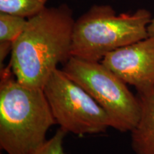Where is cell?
<instances>
[{"label":"cell","instance_id":"obj_10","mask_svg":"<svg viewBox=\"0 0 154 154\" xmlns=\"http://www.w3.org/2000/svg\"><path fill=\"white\" fill-rule=\"evenodd\" d=\"M66 134V132L59 128L52 137L47 139L44 143L29 154H65L63 142Z\"/></svg>","mask_w":154,"mask_h":154},{"label":"cell","instance_id":"obj_12","mask_svg":"<svg viewBox=\"0 0 154 154\" xmlns=\"http://www.w3.org/2000/svg\"><path fill=\"white\" fill-rule=\"evenodd\" d=\"M148 34H149V36L154 38V17H152L148 26Z\"/></svg>","mask_w":154,"mask_h":154},{"label":"cell","instance_id":"obj_9","mask_svg":"<svg viewBox=\"0 0 154 154\" xmlns=\"http://www.w3.org/2000/svg\"><path fill=\"white\" fill-rule=\"evenodd\" d=\"M27 19L17 15L0 12V42L14 44L24 29Z\"/></svg>","mask_w":154,"mask_h":154},{"label":"cell","instance_id":"obj_3","mask_svg":"<svg viewBox=\"0 0 154 154\" xmlns=\"http://www.w3.org/2000/svg\"><path fill=\"white\" fill-rule=\"evenodd\" d=\"M151 19L146 9L118 14L111 5L92 6L75 20L71 57L101 61L108 54L147 38Z\"/></svg>","mask_w":154,"mask_h":154},{"label":"cell","instance_id":"obj_1","mask_svg":"<svg viewBox=\"0 0 154 154\" xmlns=\"http://www.w3.org/2000/svg\"><path fill=\"white\" fill-rule=\"evenodd\" d=\"M74 23L73 11L65 4L46 7L27 19L13 44L9 63L19 83L43 88L58 64L71 57Z\"/></svg>","mask_w":154,"mask_h":154},{"label":"cell","instance_id":"obj_11","mask_svg":"<svg viewBox=\"0 0 154 154\" xmlns=\"http://www.w3.org/2000/svg\"><path fill=\"white\" fill-rule=\"evenodd\" d=\"M13 44L7 42H0V64L2 63L9 53H11Z\"/></svg>","mask_w":154,"mask_h":154},{"label":"cell","instance_id":"obj_2","mask_svg":"<svg viewBox=\"0 0 154 154\" xmlns=\"http://www.w3.org/2000/svg\"><path fill=\"white\" fill-rule=\"evenodd\" d=\"M55 124L43 88L19 83L9 64L1 68V149L7 154H29L47 140Z\"/></svg>","mask_w":154,"mask_h":154},{"label":"cell","instance_id":"obj_5","mask_svg":"<svg viewBox=\"0 0 154 154\" xmlns=\"http://www.w3.org/2000/svg\"><path fill=\"white\" fill-rule=\"evenodd\" d=\"M56 124L66 133L96 134L111 128L106 112L62 69L54 72L43 87Z\"/></svg>","mask_w":154,"mask_h":154},{"label":"cell","instance_id":"obj_8","mask_svg":"<svg viewBox=\"0 0 154 154\" xmlns=\"http://www.w3.org/2000/svg\"><path fill=\"white\" fill-rule=\"evenodd\" d=\"M49 0H0V12L29 19L46 8Z\"/></svg>","mask_w":154,"mask_h":154},{"label":"cell","instance_id":"obj_4","mask_svg":"<svg viewBox=\"0 0 154 154\" xmlns=\"http://www.w3.org/2000/svg\"><path fill=\"white\" fill-rule=\"evenodd\" d=\"M63 72L99 103L111 121V128L131 132L139 120L140 103L127 84L101 61L71 57Z\"/></svg>","mask_w":154,"mask_h":154},{"label":"cell","instance_id":"obj_6","mask_svg":"<svg viewBox=\"0 0 154 154\" xmlns=\"http://www.w3.org/2000/svg\"><path fill=\"white\" fill-rule=\"evenodd\" d=\"M138 94L154 88V38L148 36L108 54L101 60Z\"/></svg>","mask_w":154,"mask_h":154},{"label":"cell","instance_id":"obj_7","mask_svg":"<svg viewBox=\"0 0 154 154\" xmlns=\"http://www.w3.org/2000/svg\"><path fill=\"white\" fill-rule=\"evenodd\" d=\"M138 98L140 115L131 131V147L136 154H154V88Z\"/></svg>","mask_w":154,"mask_h":154}]
</instances>
